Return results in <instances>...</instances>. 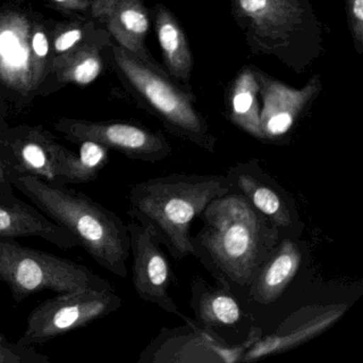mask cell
<instances>
[{"mask_svg": "<svg viewBox=\"0 0 363 363\" xmlns=\"http://www.w3.org/2000/svg\"><path fill=\"white\" fill-rule=\"evenodd\" d=\"M54 22L46 20L41 13L35 11L30 41L33 82L37 95H40L52 69V27Z\"/></svg>", "mask_w": 363, "mask_h": 363, "instance_id": "obj_24", "label": "cell"}, {"mask_svg": "<svg viewBox=\"0 0 363 363\" xmlns=\"http://www.w3.org/2000/svg\"><path fill=\"white\" fill-rule=\"evenodd\" d=\"M231 14L256 56L274 57L296 74L324 52V33L310 0H230Z\"/></svg>", "mask_w": 363, "mask_h": 363, "instance_id": "obj_4", "label": "cell"}, {"mask_svg": "<svg viewBox=\"0 0 363 363\" xmlns=\"http://www.w3.org/2000/svg\"><path fill=\"white\" fill-rule=\"evenodd\" d=\"M127 228L133 256V284L140 298L154 303L167 313L180 316L177 305L169 295L172 272L169 260L150 229L130 218Z\"/></svg>", "mask_w": 363, "mask_h": 363, "instance_id": "obj_13", "label": "cell"}, {"mask_svg": "<svg viewBox=\"0 0 363 363\" xmlns=\"http://www.w3.org/2000/svg\"><path fill=\"white\" fill-rule=\"evenodd\" d=\"M346 18L357 54L363 52V0H346Z\"/></svg>", "mask_w": 363, "mask_h": 363, "instance_id": "obj_26", "label": "cell"}, {"mask_svg": "<svg viewBox=\"0 0 363 363\" xmlns=\"http://www.w3.org/2000/svg\"><path fill=\"white\" fill-rule=\"evenodd\" d=\"M150 13L167 74L182 88L192 91L191 78L194 58L177 16L161 3L156 4Z\"/></svg>", "mask_w": 363, "mask_h": 363, "instance_id": "obj_17", "label": "cell"}, {"mask_svg": "<svg viewBox=\"0 0 363 363\" xmlns=\"http://www.w3.org/2000/svg\"><path fill=\"white\" fill-rule=\"evenodd\" d=\"M303 256L294 237L284 235L252 280L248 289L250 298L262 305L277 301L298 273Z\"/></svg>", "mask_w": 363, "mask_h": 363, "instance_id": "obj_16", "label": "cell"}, {"mask_svg": "<svg viewBox=\"0 0 363 363\" xmlns=\"http://www.w3.org/2000/svg\"><path fill=\"white\" fill-rule=\"evenodd\" d=\"M112 44L111 35H108L82 46L52 69L43 86L52 78L60 86L74 84L86 86L92 84L105 71L104 52L106 48H111Z\"/></svg>", "mask_w": 363, "mask_h": 363, "instance_id": "obj_21", "label": "cell"}, {"mask_svg": "<svg viewBox=\"0 0 363 363\" xmlns=\"http://www.w3.org/2000/svg\"><path fill=\"white\" fill-rule=\"evenodd\" d=\"M110 57L129 90L173 135L214 152L216 138L195 108L192 91L182 88L159 63L145 62L118 44H112Z\"/></svg>", "mask_w": 363, "mask_h": 363, "instance_id": "obj_5", "label": "cell"}, {"mask_svg": "<svg viewBox=\"0 0 363 363\" xmlns=\"http://www.w3.org/2000/svg\"><path fill=\"white\" fill-rule=\"evenodd\" d=\"M108 35V31L93 18H74L69 22H54L52 27L50 73L61 61L74 52Z\"/></svg>", "mask_w": 363, "mask_h": 363, "instance_id": "obj_23", "label": "cell"}, {"mask_svg": "<svg viewBox=\"0 0 363 363\" xmlns=\"http://www.w3.org/2000/svg\"><path fill=\"white\" fill-rule=\"evenodd\" d=\"M12 184L9 180V172L7 167L0 162V189L12 188Z\"/></svg>", "mask_w": 363, "mask_h": 363, "instance_id": "obj_28", "label": "cell"}, {"mask_svg": "<svg viewBox=\"0 0 363 363\" xmlns=\"http://www.w3.org/2000/svg\"><path fill=\"white\" fill-rule=\"evenodd\" d=\"M0 162L10 173L33 176L52 186L84 184L77 152L61 145L42 126L8 127L0 133Z\"/></svg>", "mask_w": 363, "mask_h": 363, "instance_id": "obj_7", "label": "cell"}, {"mask_svg": "<svg viewBox=\"0 0 363 363\" xmlns=\"http://www.w3.org/2000/svg\"><path fill=\"white\" fill-rule=\"evenodd\" d=\"M0 282L8 286L16 303L43 291L114 290L86 265L26 247L12 238H0Z\"/></svg>", "mask_w": 363, "mask_h": 363, "instance_id": "obj_6", "label": "cell"}, {"mask_svg": "<svg viewBox=\"0 0 363 363\" xmlns=\"http://www.w3.org/2000/svg\"><path fill=\"white\" fill-rule=\"evenodd\" d=\"M192 308L206 329L233 326L242 318L241 307L230 288H213L203 279H195L192 284Z\"/></svg>", "mask_w": 363, "mask_h": 363, "instance_id": "obj_22", "label": "cell"}, {"mask_svg": "<svg viewBox=\"0 0 363 363\" xmlns=\"http://www.w3.org/2000/svg\"><path fill=\"white\" fill-rule=\"evenodd\" d=\"M50 7L73 18H91L92 0H43Z\"/></svg>", "mask_w": 363, "mask_h": 363, "instance_id": "obj_27", "label": "cell"}, {"mask_svg": "<svg viewBox=\"0 0 363 363\" xmlns=\"http://www.w3.org/2000/svg\"><path fill=\"white\" fill-rule=\"evenodd\" d=\"M259 84L260 125L264 143H286L299 121L309 111L323 90L320 74L303 88H293L250 65Z\"/></svg>", "mask_w": 363, "mask_h": 363, "instance_id": "obj_11", "label": "cell"}, {"mask_svg": "<svg viewBox=\"0 0 363 363\" xmlns=\"http://www.w3.org/2000/svg\"><path fill=\"white\" fill-rule=\"evenodd\" d=\"M7 128L8 126L7 124H6L5 118H4V114L1 113V110H0V133L5 131Z\"/></svg>", "mask_w": 363, "mask_h": 363, "instance_id": "obj_29", "label": "cell"}, {"mask_svg": "<svg viewBox=\"0 0 363 363\" xmlns=\"http://www.w3.org/2000/svg\"><path fill=\"white\" fill-rule=\"evenodd\" d=\"M231 190L226 175L171 174L135 184L129 191V218L152 230L176 260L196 258L191 224L216 197Z\"/></svg>", "mask_w": 363, "mask_h": 363, "instance_id": "obj_2", "label": "cell"}, {"mask_svg": "<svg viewBox=\"0 0 363 363\" xmlns=\"http://www.w3.org/2000/svg\"><path fill=\"white\" fill-rule=\"evenodd\" d=\"M186 320L193 333L180 337L182 339L176 343V346L169 345L167 354H163L157 362H160L162 358L161 362H189L192 354L212 356L213 360L218 362H241L245 350L262 335V330L254 326L250 329L245 342L238 345H229L223 340L218 339L210 329L199 328L191 320L186 318Z\"/></svg>", "mask_w": 363, "mask_h": 363, "instance_id": "obj_19", "label": "cell"}, {"mask_svg": "<svg viewBox=\"0 0 363 363\" xmlns=\"http://www.w3.org/2000/svg\"><path fill=\"white\" fill-rule=\"evenodd\" d=\"M54 128L72 143L97 142L133 160L158 162L172 152L171 144L162 133L133 123L62 118L54 123Z\"/></svg>", "mask_w": 363, "mask_h": 363, "instance_id": "obj_10", "label": "cell"}, {"mask_svg": "<svg viewBox=\"0 0 363 363\" xmlns=\"http://www.w3.org/2000/svg\"><path fill=\"white\" fill-rule=\"evenodd\" d=\"M122 303L116 290L80 288L57 293L31 311L16 343L30 347L48 343L106 318L120 309Z\"/></svg>", "mask_w": 363, "mask_h": 363, "instance_id": "obj_8", "label": "cell"}, {"mask_svg": "<svg viewBox=\"0 0 363 363\" xmlns=\"http://www.w3.org/2000/svg\"><path fill=\"white\" fill-rule=\"evenodd\" d=\"M90 16L108 31L121 48L145 62L158 63L146 48L150 13L145 0H92Z\"/></svg>", "mask_w": 363, "mask_h": 363, "instance_id": "obj_14", "label": "cell"}, {"mask_svg": "<svg viewBox=\"0 0 363 363\" xmlns=\"http://www.w3.org/2000/svg\"><path fill=\"white\" fill-rule=\"evenodd\" d=\"M347 309L348 306L346 303L320 308V311L316 312L313 318L286 333H273L267 337L261 335L245 350L242 356L241 362H252L265 357L282 354L293 350L330 328Z\"/></svg>", "mask_w": 363, "mask_h": 363, "instance_id": "obj_18", "label": "cell"}, {"mask_svg": "<svg viewBox=\"0 0 363 363\" xmlns=\"http://www.w3.org/2000/svg\"><path fill=\"white\" fill-rule=\"evenodd\" d=\"M259 99V84L252 67L244 65L226 90L227 116L241 130L263 142Z\"/></svg>", "mask_w": 363, "mask_h": 363, "instance_id": "obj_20", "label": "cell"}, {"mask_svg": "<svg viewBox=\"0 0 363 363\" xmlns=\"http://www.w3.org/2000/svg\"><path fill=\"white\" fill-rule=\"evenodd\" d=\"M52 359L30 346L12 343L0 333V363H50Z\"/></svg>", "mask_w": 363, "mask_h": 363, "instance_id": "obj_25", "label": "cell"}, {"mask_svg": "<svg viewBox=\"0 0 363 363\" xmlns=\"http://www.w3.org/2000/svg\"><path fill=\"white\" fill-rule=\"evenodd\" d=\"M35 14L16 0L0 8V99L18 110L38 96L30 41Z\"/></svg>", "mask_w": 363, "mask_h": 363, "instance_id": "obj_9", "label": "cell"}, {"mask_svg": "<svg viewBox=\"0 0 363 363\" xmlns=\"http://www.w3.org/2000/svg\"><path fill=\"white\" fill-rule=\"evenodd\" d=\"M226 176L231 189L241 193L282 235L295 237L303 229L294 199L257 159L235 163Z\"/></svg>", "mask_w": 363, "mask_h": 363, "instance_id": "obj_12", "label": "cell"}, {"mask_svg": "<svg viewBox=\"0 0 363 363\" xmlns=\"http://www.w3.org/2000/svg\"><path fill=\"white\" fill-rule=\"evenodd\" d=\"M37 237L62 250L79 246L69 230L37 207L18 199L12 188L0 189V238Z\"/></svg>", "mask_w": 363, "mask_h": 363, "instance_id": "obj_15", "label": "cell"}, {"mask_svg": "<svg viewBox=\"0 0 363 363\" xmlns=\"http://www.w3.org/2000/svg\"><path fill=\"white\" fill-rule=\"evenodd\" d=\"M203 227L191 241L196 258L220 286L250 289L284 235L241 193L231 189L199 216Z\"/></svg>", "mask_w": 363, "mask_h": 363, "instance_id": "obj_1", "label": "cell"}, {"mask_svg": "<svg viewBox=\"0 0 363 363\" xmlns=\"http://www.w3.org/2000/svg\"><path fill=\"white\" fill-rule=\"evenodd\" d=\"M9 180L40 211L69 230L95 262L118 277H127L130 237L118 214L65 186L10 172Z\"/></svg>", "mask_w": 363, "mask_h": 363, "instance_id": "obj_3", "label": "cell"}]
</instances>
